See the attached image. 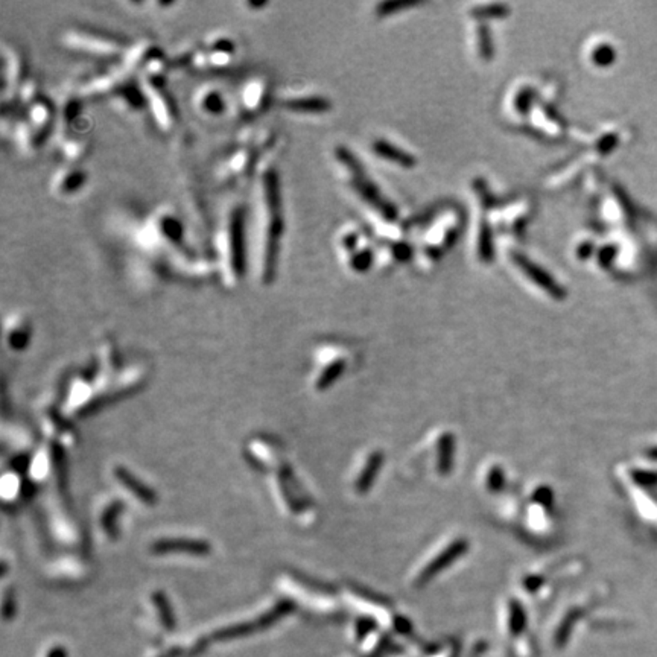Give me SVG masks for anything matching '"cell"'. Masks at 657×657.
<instances>
[{
  "mask_svg": "<svg viewBox=\"0 0 657 657\" xmlns=\"http://www.w3.org/2000/svg\"><path fill=\"white\" fill-rule=\"evenodd\" d=\"M238 53L239 46L236 38L224 30H215L201 43H195L190 71L200 73L227 72L234 66Z\"/></svg>",
  "mask_w": 657,
  "mask_h": 657,
  "instance_id": "7",
  "label": "cell"
},
{
  "mask_svg": "<svg viewBox=\"0 0 657 657\" xmlns=\"http://www.w3.org/2000/svg\"><path fill=\"white\" fill-rule=\"evenodd\" d=\"M41 657H67L64 647H49L43 651Z\"/></svg>",
  "mask_w": 657,
  "mask_h": 657,
  "instance_id": "29",
  "label": "cell"
},
{
  "mask_svg": "<svg viewBox=\"0 0 657 657\" xmlns=\"http://www.w3.org/2000/svg\"><path fill=\"white\" fill-rule=\"evenodd\" d=\"M416 5H418V2H411V0H402V2H384L376 8V11L379 15H388V14H394L397 10H405V8H411Z\"/></svg>",
  "mask_w": 657,
  "mask_h": 657,
  "instance_id": "27",
  "label": "cell"
},
{
  "mask_svg": "<svg viewBox=\"0 0 657 657\" xmlns=\"http://www.w3.org/2000/svg\"><path fill=\"white\" fill-rule=\"evenodd\" d=\"M248 207L242 201L227 204L216 232V271L228 289L238 288L251 271Z\"/></svg>",
  "mask_w": 657,
  "mask_h": 657,
  "instance_id": "3",
  "label": "cell"
},
{
  "mask_svg": "<svg viewBox=\"0 0 657 657\" xmlns=\"http://www.w3.org/2000/svg\"><path fill=\"white\" fill-rule=\"evenodd\" d=\"M478 35H479L481 55H483L484 59H490L493 55V43L490 38V30H488L487 26H481L478 29Z\"/></svg>",
  "mask_w": 657,
  "mask_h": 657,
  "instance_id": "26",
  "label": "cell"
},
{
  "mask_svg": "<svg viewBox=\"0 0 657 657\" xmlns=\"http://www.w3.org/2000/svg\"><path fill=\"white\" fill-rule=\"evenodd\" d=\"M279 109L300 116H317L331 111L332 102L326 96L315 93H303L295 90L276 91V102Z\"/></svg>",
  "mask_w": 657,
  "mask_h": 657,
  "instance_id": "14",
  "label": "cell"
},
{
  "mask_svg": "<svg viewBox=\"0 0 657 657\" xmlns=\"http://www.w3.org/2000/svg\"><path fill=\"white\" fill-rule=\"evenodd\" d=\"M616 52L612 44L601 43L592 52V63L598 67H609L615 63Z\"/></svg>",
  "mask_w": 657,
  "mask_h": 657,
  "instance_id": "22",
  "label": "cell"
},
{
  "mask_svg": "<svg viewBox=\"0 0 657 657\" xmlns=\"http://www.w3.org/2000/svg\"><path fill=\"white\" fill-rule=\"evenodd\" d=\"M276 157L261 166L255 178V228L251 247V272L261 286L277 277L281 242L285 236V205Z\"/></svg>",
  "mask_w": 657,
  "mask_h": 657,
  "instance_id": "1",
  "label": "cell"
},
{
  "mask_svg": "<svg viewBox=\"0 0 657 657\" xmlns=\"http://www.w3.org/2000/svg\"><path fill=\"white\" fill-rule=\"evenodd\" d=\"M373 151L379 154L380 157H384L389 162H394L397 165H400L403 167H412L416 166V157L411 156L409 152L399 149L394 147L393 143H388L385 140H376L373 143Z\"/></svg>",
  "mask_w": 657,
  "mask_h": 657,
  "instance_id": "20",
  "label": "cell"
},
{
  "mask_svg": "<svg viewBox=\"0 0 657 657\" xmlns=\"http://www.w3.org/2000/svg\"><path fill=\"white\" fill-rule=\"evenodd\" d=\"M335 158L338 160V163L342 165L350 174V183L351 187H353L359 196L364 198V200L371 204L374 209H379V212L388 219H394L397 216V212L394 209L393 204H389L385 201L384 198L380 196L379 190L374 187L373 183L367 178V175L362 171L361 163L358 162V158L351 154V152L344 148L338 147L335 149Z\"/></svg>",
  "mask_w": 657,
  "mask_h": 657,
  "instance_id": "12",
  "label": "cell"
},
{
  "mask_svg": "<svg viewBox=\"0 0 657 657\" xmlns=\"http://www.w3.org/2000/svg\"><path fill=\"white\" fill-rule=\"evenodd\" d=\"M192 105L204 119H219L228 113L230 104L224 90L216 84H203L194 91Z\"/></svg>",
  "mask_w": 657,
  "mask_h": 657,
  "instance_id": "16",
  "label": "cell"
},
{
  "mask_svg": "<svg viewBox=\"0 0 657 657\" xmlns=\"http://www.w3.org/2000/svg\"><path fill=\"white\" fill-rule=\"evenodd\" d=\"M362 468L359 469V475L355 479V488L359 493L369 492L374 479L379 475L382 464H384V455L380 450H373L364 456Z\"/></svg>",
  "mask_w": 657,
  "mask_h": 657,
  "instance_id": "18",
  "label": "cell"
},
{
  "mask_svg": "<svg viewBox=\"0 0 657 657\" xmlns=\"http://www.w3.org/2000/svg\"><path fill=\"white\" fill-rule=\"evenodd\" d=\"M61 43H63L67 49L86 53L89 57L116 61L122 59L127 49L129 48V44H131L119 35L90 28L67 29L63 37H61Z\"/></svg>",
  "mask_w": 657,
  "mask_h": 657,
  "instance_id": "8",
  "label": "cell"
},
{
  "mask_svg": "<svg viewBox=\"0 0 657 657\" xmlns=\"http://www.w3.org/2000/svg\"><path fill=\"white\" fill-rule=\"evenodd\" d=\"M136 246L151 261L169 265L187 277H204L216 271V265L205 261L190 250L186 241V227L171 205H158L145 218L134 233Z\"/></svg>",
  "mask_w": 657,
  "mask_h": 657,
  "instance_id": "2",
  "label": "cell"
},
{
  "mask_svg": "<svg viewBox=\"0 0 657 657\" xmlns=\"http://www.w3.org/2000/svg\"><path fill=\"white\" fill-rule=\"evenodd\" d=\"M57 128V104L41 95L35 102L21 109L12 122V134L25 154H35Z\"/></svg>",
  "mask_w": 657,
  "mask_h": 657,
  "instance_id": "5",
  "label": "cell"
},
{
  "mask_svg": "<svg viewBox=\"0 0 657 657\" xmlns=\"http://www.w3.org/2000/svg\"><path fill=\"white\" fill-rule=\"evenodd\" d=\"M476 17H492V19H502L510 14L507 5H485L475 8L472 12Z\"/></svg>",
  "mask_w": 657,
  "mask_h": 657,
  "instance_id": "25",
  "label": "cell"
},
{
  "mask_svg": "<svg viewBox=\"0 0 657 657\" xmlns=\"http://www.w3.org/2000/svg\"><path fill=\"white\" fill-rule=\"evenodd\" d=\"M519 101L524 102V107H522V110H521V111H525V110H526V107H528V102L531 101V95H530V91H526V90H525V91H522V93L517 96V102H519Z\"/></svg>",
  "mask_w": 657,
  "mask_h": 657,
  "instance_id": "31",
  "label": "cell"
},
{
  "mask_svg": "<svg viewBox=\"0 0 657 657\" xmlns=\"http://www.w3.org/2000/svg\"><path fill=\"white\" fill-rule=\"evenodd\" d=\"M280 136L271 127H248L234 148L223 158L215 171L216 183L223 187H236L255 180L261 166L277 156Z\"/></svg>",
  "mask_w": 657,
  "mask_h": 657,
  "instance_id": "4",
  "label": "cell"
},
{
  "mask_svg": "<svg viewBox=\"0 0 657 657\" xmlns=\"http://www.w3.org/2000/svg\"><path fill=\"white\" fill-rule=\"evenodd\" d=\"M373 261L371 251L370 250H361V251H355L353 255L349 256V265L350 268L358 272H364L370 268Z\"/></svg>",
  "mask_w": 657,
  "mask_h": 657,
  "instance_id": "24",
  "label": "cell"
},
{
  "mask_svg": "<svg viewBox=\"0 0 657 657\" xmlns=\"http://www.w3.org/2000/svg\"><path fill=\"white\" fill-rule=\"evenodd\" d=\"M469 551V542L465 537H452L441 542L440 546L427 554L423 562L418 563L416 574H412V586H425L432 578L441 574L443 571L452 566L458 559Z\"/></svg>",
  "mask_w": 657,
  "mask_h": 657,
  "instance_id": "11",
  "label": "cell"
},
{
  "mask_svg": "<svg viewBox=\"0 0 657 657\" xmlns=\"http://www.w3.org/2000/svg\"><path fill=\"white\" fill-rule=\"evenodd\" d=\"M167 67H160L139 76L142 89L147 96L148 109L157 127L163 133H172L178 127V107L167 89Z\"/></svg>",
  "mask_w": 657,
  "mask_h": 657,
  "instance_id": "6",
  "label": "cell"
},
{
  "mask_svg": "<svg viewBox=\"0 0 657 657\" xmlns=\"http://www.w3.org/2000/svg\"><path fill=\"white\" fill-rule=\"evenodd\" d=\"M276 102V91L268 75H253L243 81L234 101V111L243 122H253Z\"/></svg>",
  "mask_w": 657,
  "mask_h": 657,
  "instance_id": "10",
  "label": "cell"
},
{
  "mask_svg": "<svg viewBox=\"0 0 657 657\" xmlns=\"http://www.w3.org/2000/svg\"><path fill=\"white\" fill-rule=\"evenodd\" d=\"M513 261L519 266V268H521L526 274V276H528L534 281V284L539 285L542 289H544V291H546V294L551 295L553 299L563 300L564 297H566V291H564V288L557 284V281L551 276H549V274L545 270H542L539 265L531 262L528 257L521 255V253H513Z\"/></svg>",
  "mask_w": 657,
  "mask_h": 657,
  "instance_id": "17",
  "label": "cell"
},
{
  "mask_svg": "<svg viewBox=\"0 0 657 657\" xmlns=\"http://www.w3.org/2000/svg\"><path fill=\"white\" fill-rule=\"evenodd\" d=\"M5 336L12 349L25 347L30 336V324L26 315L14 314L6 320Z\"/></svg>",
  "mask_w": 657,
  "mask_h": 657,
  "instance_id": "19",
  "label": "cell"
},
{
  "mask_svg": "<svg viewBox=\"0 0 657 657\" xmlns=\"http://www.w3.org/2000/svg\"><path fill=\"white\" fill-rule=\"evenodd\" d=\"M506 479H507L506 470L502 469V465L501 464H490L485 469V473L483 475V485L488 493L494 494V493H499L502 490L503 485H506Z\"/></svg>",
  "mask_w": 657,
  "mask_h": 657,
  "instance_id": "21",
  "label": "cell"
},
{
  "mask_svg": "<svg viewBox=\"0 0 657 657\" xmlns=\"http://www.w3.org/2000/svg\"><path fill=\"white\" fill-rule=\"evenodd\" d=\"M618 140H620V139H618L616 134H607L600 140L597 148H598V151L601 152V154H609V152H612L616 148Z\"/></svg>",
  "mask_w": 657,
  "mask_h": 657,
  "instance_id": "28",
  "label": "cell"
},
{
  "mask_svg": "<svg viewBox=\"0 0 657 657\" xmlns=\"http://www.w3.org/2000/svg\"><path fill=\"white\" fill-rule=\"evenodd\" d=\"M89 172L81 165L64 163L50 178V194L61 200H68L86 189Z\"/></svg>",
  "mask_w": 657,
  "mask_h": 657,
  "instance_id": "15",
  "label": "cell"
},
{
  "mask_svg": "<svg viewBox=\"0 0 657 657\" xmlns=\"http://www.w3.org/2000/svg\"><path fill=\"white\" fill-rule=\"evenodd\" d=\"M28 76V63L23 52L12 43L2 44V122L14 120L15 105Z\"/></svg>",
  "mask_w": 657,
  "mask_h": 657,
  "instance_id": "9",
  "label": "cell"
},
{
  "mask_svg": "<svg viewBox=\"0 0 657 657\" xmlns=\"http://www.w3.org/2000/svg\"><path fill=\"white\" fill-rule=\"evenodd\" d=\"M479 257L483 259L484 262H492V261H493L492 233H490V227H488V224H485V223H483V225H481V234H479Z\"/></svg>",
  "mask_w": 657,
  "mask_h": 657,
  "instance_id": "23",
  "label": "cell"
},
{
  "mask_svg": "<svg viewBox=\"0 0 657 657\" xmlns=\"http://www.w3.org/2000/svg\"><path fill=\"white\" fill-rule=\"evenodd\" d=\"M166 63V53L156 41L149 40V38H143V40L129 44L125 55L119 61V64L124 71L137 76V78L145 72L152 71V68L160 67Z\"/></svg>",
  "mask_w": 657,
  "mask_h": 657,
  "instance_id": "13",
  "label": "cell"
},
{
  "mask_svg": "<svg viewBox=\"0 0 657 657\" xmlns=\"http://www.w3.org/2000/svg\"><path fill=\"white\" fill-rule=\"evenodd\" d=\"M268 5L270 3H266V2H246V3H242L243 8H247V10H251V11L263 10V8H266Z\"/></svg>",
  "mask_w": 657,
  "mask_h": 657,
  "instance_id": "30",
  "label": "cell"
}]
</instances>
